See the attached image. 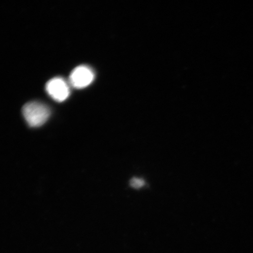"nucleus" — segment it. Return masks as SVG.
Returning a JSON list of instances; mask_svg holds the SVG:
<instances>
[{"label": "nucleus", "instance_id": "nucleus-4", "mask_svg": "<svg viewBox=\"0 0 253 253\" xmlns=\"http://www.w3.org/2000/svg\"><path fill=\"white\" fill-rule=\"evenodd\" d=\"M145 184L144 180L142 179L134 178H132L130 181V185L131 187L138 189L142 188Z\"/></svg>", "mask_w": 253, "mask_h": 253}, {"label": "nucleus", "instance_id": "nucleus-2", "mask_svg": "<svg viewBox=\"0 0 253 253\" xmlns=\"http://www.w3.org/2000/svg\"><path fill=\"white\" fill-rule=\"evenodd\" d=\"M94 74L88 66L82 65L76 68L71 72L69 81L76 88H83L88 86L94 80Z\"/></svg>", "mask_w": 253, "mask_h": 253}, {"label": "nucleus", "instance_id": "nucleus-3", "mask_svg": "<svg viewBox=\"0 0 253 253\" xmlns=\"http://www.w3.org/2000/svg\"><path fill=\"white\" fill-rule=\"evenodd\" d=\"M70 88L64 79L61 78H55L47 82L46 90L53 100L58 102H62L68 99L70 94Z\"/></svg>", "mask_w": 253, "mask_h": 253}, {"label": "nucleus", "instance_id": "nucleus-1", "mask_svg": "<svg viewBox=\"0 0 253 253\" xmlns=\"http://www.w3.org/2000/svg\"><path fill=\"white\" fill-rule=\"evenodd\" d=\"M23 113L25 121L31 127H39L47 122L50 115V110L46 104L32 102L25 104Z\"/></svg>", "mask_w": 253, "mask_h": 253}]
</instances>
